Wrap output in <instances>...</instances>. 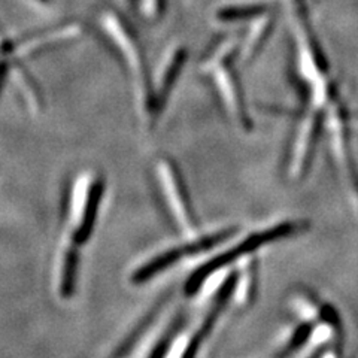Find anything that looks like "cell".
<instances>
[{"label":"cell","instance_id":"6da1fadb","mask_svg":"<svg viewBox=\"0 0 358 358\" xmlns=\"http://www.w3.org/2000/svg\"><path fill=\"white\" fill-rule=\"evenodd\" d=\"M103 27L106 29V31H109L110 38L114 39L115 45L122 54V59H124L129 69L131 71L145 114L151 117L157 115L159 110H157L155 90L150 76L145 52L142 51V47L136 35H134V31L127 26L124 20L112 13L105 14Z\"/></svg>","mask_w":358,"mask_h":358},{"label":"cell","instance_id":"7a4b0ae2","mask_svg":"<svg viewBox=\"0 0 358 358\" xmlns=\"http://www.w3.org/2000/svg\"><path fill=\"white\" fill-rule=\"evenodd\" d=\"M234 52H236V50L230 47H217L210 52L209 57L205 59L203 66L208 73L214 78L218 93L230 114L236 118V121L245 130H250L252 127V122L248 115V110H246L243 92L238 75L234 73L233 69Z\"/></svg>","mask_w":358,"mask_h":358},{"label":"cell","instance_id":"3957f363","mask_svg":"<svg viewBox=\"0 0 358 358\" xmlns=\"http://www.w3.org/2000/svg\"><path fill=\"white\" fill-rule=\"evenodd\" d=\"M294 229H296L294 224L284 222V224H279V226H275L273 229L250 234L248 238H245L241 243L234 245L233 248H230L229 251L214 257V259H210L205 264L197 267L196 271L187 279L185 287H184L185 294L187 296L196 294L197 291L201 288V285H203L215 272L221 271V268L229 266L234 260H241V259H243V257L250 255L254 250L260 248V246H263L268 242L288 236V234Z\"/></svg>","mask_w":358,"mask_h":358},{"label":"cell","instance_id":"277c9868","mask_svg":"<svg viewBox=\"0 0 358 358\" xmlns=\"http://www.w3.org/2000/svg\"><path fill=\"white\" fill-rule=\"evenodd\" d=\"M84 181L85 179L78 181L73 188V196L69 201H66V205L69 206V212H66L64 215H73L72 221L75 224V230L71 241L76 245H84L92 238L105 192V182L102 178H92L85 188Z\"/></svg>","mask_w":358,"mask_h":358},{"label":"cell","instance_id":"5b68a950","mask_svg":"<svg viewBox=\"0 0 358 358\" xmlns=\"http://www.w3.org/2000/svg\"><path fill=\"white\" fill-rule=\"evenodd\" d=\"M157 173H159L163 194L176 226L187 236H194L197 233V220L181 172L178 171L172 160L160 159L157 163Z\"/></svg>","mask_w":358,"mask_h":358},{"label":"cell","instance_id":"8992f818","mask_svg":"<svg viewBox=\"0 0 358 358\" xmlns=\"http://www.w3.org/2000/svg\"><path fill=\"white\" fill-rule=\"evenodd\" d=\"M236 231H238V229H234V227L224 229L221 231L209 234V236H205V238L193 241V242H188L181 246H175V248H172V250H167L159 255H155L154 259H151L150 262L142 264L138 271L131 275L130 281L136 285L148 282L150 279H152L160 272L166 271V268L172 267L179 260L184 259V257H192V255H196V254H200V252L214 248V246L231 238L233 234H236Z\"/></svg>","mask_w":358,"mask_h":358},{"label":"cell","instance_id":"52a82bcc","mask_svg":"<svg viewBox=\"0 0 358 358\" xmlns=\"http://www.w3.org/2000/svg\"><path fill=\"white\" fill-rule=\"evenodd\" d=\"M321 127V117L317 110H310L301 120L296 133V139L291 148L289 172L293 176H300L308 169L309 160L318 139Z\"/></svg>","mask_w":358,"mask_h":358},{"label":"cell","instance_id":"ba28073f","mask_svg":"<svg viewBox=\"0 0 358 358\" xmlns=\"http://www.w3.org/2000/svg\"><path fill=\"white\" fill-rule=\"evenodd\" d=\"M236 278H238L236 272L230 273V276L218 288L217 296L214 299V303H212V306H210L209 312L206 313V317H205L203 322H201V326L199 327V330L194 333L193 338L189 339L188 345L185 346V351L181 354L182 357L196 355L197 350L200 348V345L208 339V336L212 333V329L215 327V324H217L220 315L222 313V310L226 309V306L229 305V301L233 299L234 285H236Z\"/></svg>","mask_w":358,"mask_h":358},{"label":"cell","instance_id":"9c48e42d","mask_svg":"<svg viewBox=\"0 0 358 358\" xmlns=\"http://www.w3.org/2000/svg\"><path fill=\"white\" fill-rule=\"evenodd\" d=\"M78 245L69 239L62 251L60 257V281H59V293L63 299H69L75 294L76 279H78Z\"/></svg>","mask_w":358,"mask_h":358},{"label":"cell","instance_id":"30bf717a","mask_svg":"<svg viewBox=\"0 0 358 358\" xmlns=\"http://www.w3.org/2000/svg\"><path fill=\"white\" fill-rule=\"evenodd\" d=\"M187 62V50L185 48H178L173 55L171 57L169 64H167L166 71L162 78V84L159 90L155 92V100H157V110L162 112L169 100V96L172 93V90L178 81L179 75H181L182 67Z\"/></svg>","mask_w":358,"mask_h":358},{"label":"cell","instance_id":"8fae6325","mask_svg":"<svg viewBox=\"0 0 358 358\" xmlns=\"http://www.w3.org/2000/svg\"><path fill=\"white\" fill-rule=\"evenodd\" d=\"M169 296L171 294H167V296H163V297H160L159 300H157V303H154V306L147 313H145V317L139 321L138 326L134 327L129 333L127 338L121 342V345L118 346V350L114 352V355L121 357V355H126V354L130 352V350L133 348V346L136 345V342L142 338V334L151 327V324L154 322V320L159 317V313H160L163 305L167 301V299H169Z\"/></svg>","mask_w":358,"mask_h":358},{"label":"cell","instance_id":"7c38bea8","mask_svg":"<svg viewBox=\"0 0 358 358\" xmlns=\"http://www.w3.org/2000/svg\"><path fill=\"white\" fill-rule=\"evenodd\" d=\"M255 263L248 262L242 268L236 278V285H234L233 297L239 306L248 305L254 297L255 291Z\"/></svg>","mask_w":358,"mask_h":358},{"label":"cell","instance_id":"4fadbf2b","mask_svg":"<svg viewBox=\"0 0 358 358\" xmlns=\"http://www.w3.org/2000/svg\"><path fill=\"white\" fill-rule=\"evenodd\" d=\"M267 13H271V6L268 5H234L226 6L218 10L217 17L221 21H242L262 17Z\"/></svg>","mask_w":358,"mask_h":358},{"label":"cell","instance_id":"5bb4252c","mask_svg":"<svg viewBox=\"0 0 358 358\" xmlns=\"http://www.w3.org/2000/svg\"><path fill=\"white\" fill-rule=\"evenodd\" d=\"M184 326V315H178L172 322L171 326L167 327V330L164 331V334L162 338L155 342V345L152 346V351L150 352V357H163L167 352V348H169L172 341L176 338V334L181 330V327Z\"/></svg>","mask_w":358,"mask_h":358},{"label":"cell","instance_id":"9a60e30c","mask_svg":"<svg viewBox=\"0 0 358 358\" xmlns=\"http://www.w3.org/2000/svg\"><path fill=\"white\" fill-rule=\"evenodd\" d=\"M9 57H14L13 52V42H3L0 45V93L5 87V81L9 72Z\"/></svg>","mask_w":358,"mask_h":358}]
</instances>
